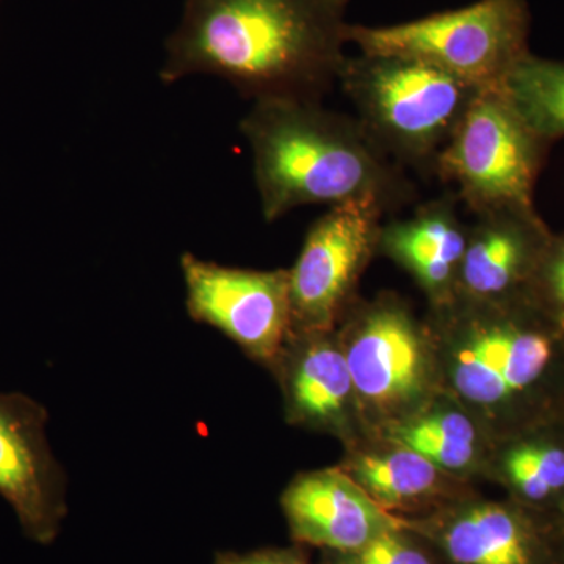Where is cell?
<instances>
[{"label":"cell","instance_id":"1","mask_svg":"<svg viewBox=\"0 0 564 564\" xmlns=\"http://www.w3.org/2000/svg\"><path fill=\"white\" fill-rule=\"evenodd\" d=\"M351 0H185L161 79L229 82L252 102H322L339 82Z\"/></svg>","mask_w":564,"mask_h":564},{"label":"cell","instance_id":"2","mask_svg":"<svg viewBox=\"0 0 564 564\" xmlns=\"http://www.w3.org/2000/svg\"><path fill=\"white\" fill-rule=\"evenodd\" d=\"M240 132L251 148L265 221L296 207L347 203L397 214L417 199L406 170L375 143L355 115L322 102L269 99L252 102Z\"/></svg>","mask_w":564,"mask_h":564},{"label":"cell","instance_id":"3","mask_svg":"<svg viewBox=\"0 0 564 564\" xmlns=\"http://www.w3.org/2000/svg\"><path fill=\"white\" fill-rule=\"evenodd\" d=\"M451 340V377L464 400L508 433L564 419V336L529 299L436 307Z\"/></svg>","mask_w":564,"mask_h":564},{"label":"cell","instance_id":"4","mask_svg":"<svg viewBox=\"0 0 564 564\" xmlns=\"http://www.w3.org/2000/svg\"><path fill=\"white\" fill-rule=\"evenodd\" d=\"M337 84L358 121L404 170L434 174L437 159L484 90L413 58L359 54Z\"/></svg>","mask_w":564,"mask_h":564},{"label":"cell","instance_id":"5","mask_svg":"<svg viewBox=\"0 0 564 564\" xmlns=\"http://www.w3.org/2000/svg\"><path fill=\"white\" fill-rule=\"evenodd\" d=\"M532 28L527 0H477L400 24L350 25L361 54L413 58L478 90H502L527 55Z\"/></svg>","mask_w":564,"mask_h":564},{"label":"cell","instance_id":"6","mask_svg":"<svg viewBox=\"0 0 564 564\" xmlns=\"http://www.w3.org/2000/svg\"><path fill=\"white\" fill-rule=\"evenodd\" d=\"M552 143L538 135L502 90L481 91L441 152L434 176L455 185L470 214L497 206H533Z\"/></svg>","mask_w":564,"mask_h":564},{"label":"cell","instance_id":"7","mask_svg":"<svg viewBox=\"0 0 564 564\" xmlns=\"http://www.w3.org/2000/svg\"><path fill=\"white\" fill-rule=\"evenodd\" d=\"M384 212L369 203L329 207L311 225L289 270L291 334L332 333L355 302L380 243Z\"/></svg>","mask_w":564,"mask_h":564},{"label":"cell","instance_id":"8","mask_svg":"<svg viewBox=\"0 0 564 564\" xmlns=\"http://www.w3.org/2000/svg\"><path fill=\"white\" fill-rule=\"evenodd\" d=\"M185 306L193 321L209 325L256 361L274 364L291 334L289 270L236 269L181 258Z\"/></svg>","mask_w":564,"mask_h":564},{"label":"cell","instance_id":"9","mask_svg":"<svg viewBox=\"0 0 564 564\" xmlns=\"http://www.w3.org/2000/svg\"><path fill=\"white\" fill-rule=\"evenodd\" d=\"M340 347L355 397L373 414L400 413L425 392V336L400 300L388 295L352 310Z\"/></svg>","mask_w":564,"mask_h":564},{"label":"cell","instance_id":"10","mask_svg":"<svg viewBox=\"0 0 564 564\" xmlns=\"http://www.w3.org/2000/svg\"><path fill=\"white\" fill-rule=\"evenodd\" d=\"M43 404L21 392H0V496L29 540L50 545L68 514L66 475L47 441Z\"/></svg>","mask_w":564,"mask_h":564},{"label":"cell","instance_id":"11","mask_svg":"<svg viewBox=\"0 0 564 564\" xmlns=\"http://www.w3.org/2000/svg\"><path fill=\"white\" fill-rule=\"evenodd\" d=\"M408 525L444 564H560L549 514L514 500L464 503Z\"/></svg>","mask_w":564,"mask_h":564},{"label":"cell","instance_id":"12","mask_svg":"<svg viewBox=\"0 0 564 564\" xmlns=\"http://www.w3.org/2000/svg\"><path fill=\"white\" fill-rule=\"evenodd\" d=\"M455 300L508 303L527 299L552 234L534 206L475 212Z\"/></svg>","mask_w":564,"mask_h":564},{"label":"cell","instance_id":"13","mask_svg":"<svg viewBox=\"0 0 564 564\" xmlns=\"http://www.w3.org/2000/svg\"><path fill=\"white\" fill-rule=\"evenodd\" d=\"M293 541L325 552H348L402 525L344 469L299 475L281 497Z\"/></svg>","mask_w":564,"mask_h":564},{"label":"cell","instance_id":"14","mask_svg":"<svg viewBox=\"0 0 564 564\" xmlns=\"http://www.w3.org/2000/svg\"><path fill=\"white\" fill-rule=\"evenodd\" d=\"M454 192L419 204L410 218L383 223L378 251L408 270L434 307L452 303L467 245Z\"/></svg>","mask_w":564,"mask_h":564},{"label":"cell","instance_id":"15","mask_svg":"<svg viewBox=\"0 0 564 564\" xmlns=\"http://www.w3.org/2000/svg\"><path fill=\"white\" fill-rule=\"evenodd\" d=\"M274 364L289 421L311 429L339 425L355 391L343 347L329 333L289 334Z\"/></svg>","mask_w":564,"mask_h":564},{"label":"cell","instance_id":"16","mask_svg":"<svg viewBox=\"0 0 564 564\" xmlns=\"http://www.w3.org/2000/svg\"><path fill=\"white\" fill-rule=\"evenodd\" d=\"M497 475L511 500L541 514L564 508V419L508 433Z\"/></svg>","mask_w":564,"mask_h":564},{"label":"cell","instance_id":"17","mask_svg":"<svg viewBox=\"0 0 564 564\" xmlns=\"http://www.w3.org/2000/svg\"><path fill=\"white\" fill-rule=\"evenodd\" d=\"M393 445V451L358 456L345 473L388 511L415 508L440 496L443 470L410 448Z\"/></svg>","mask_w":564,"mask_h":564},{"label":"cell","instance_id":"18","mask_svg":"<svg viewBox=\"0 0 564 564\" xmlns=\"http://www.w3.org/2000/svg\"><path fill=\"white\" fill-rule=\"evenodd\" d=\"M391 443L402 445L433 463L443 473H459L473 466L478 456V434L466 414L436 410L397 423Z\"/></svg>","mask_w":564,"mask_h":564},{"label":"cell","instance_id":"19","mask_svg":"<svg viewBox=\"0 0 564 564\" xmlns=\"http://www.w3.org/2000/svg\"><path fill=\"white\" fill-rule=\"evenodd\" d=\"M502 91L527 124L549 143L564 137V61L529 55Z\"/></svg>","mask_w":564,"mask_h":564},{"label":"cell","instance_id":"20","mask_svg":"<svg viewBox=\"0 0 564 564\" xmlns=\"http://www.w3.org/2000/svg\"><path fill=\"white\" fill-rule=\"evenodd\" d=\"M322 564H444L432 544L406 522L348 552H325Z\"/></svg>","mask_w":564,"mask_h":564},{"label":"cell","instance_id":"21","mask_svg":"<svg viewBox=\"0 0 564 564\" xmlns=\"http://www.w3.org/2000/svg\"><path fill=\"white\" fill-rule=\"evenodd\" d=\"M527 299L564 336V234L552 236Z\"/></svg>","mask_w":564,"mask_h":564},{"label":"cell","instance_id":"22","mask_svg":"<svg viewBox=\"0 0 564 564\" xmlns=\"http://www.w3.org/2000/svg\"><path fill=\"white\" fill-rule=\"evenodd\" d=\"M214 564H311L300 547L261 549V551L236 554L220 552L215 555Z\"/></svg>","mask_w":564,"mask_h":564},{"label":"cell","instance_id":"23","mask_svg":"<svg viewBox=\"0 0 564 564\" xmlns=\"http://www.w3.org/2000/svg\"><path fill=\"white\" fill-rule=\"evenodd\" d=\"M554 527L556 549H558L560 564H564V508L554 514H549Z\"/></svg>","mask_w":564,"mask_h":564}]
</instances>
